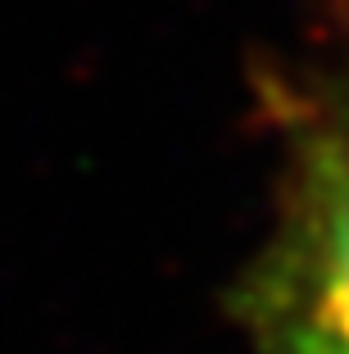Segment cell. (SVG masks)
Returning <instances> with one entry per match:
<instances>
[{
    "label": "cell",
    "instance_id": "6da1fadb",
    "mask_svg": "<svg viewBox=\"0 0 349 354\" xmlns=\"http://www.w3.org/2000/svg\"><path fill=\"white\" fill-rule=\"evenodd\" d=\"M240 323L254 354H349V136L304 150Z\"/></svg>",
    "mask_w": 349,
    "mask_h": 354
}]
</instances>
